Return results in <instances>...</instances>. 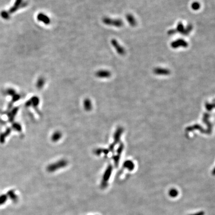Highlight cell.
<instances>
[{
	"label": "cell",
	"mask_w": 215,
	"mask_h": 215,
	"mask_svg": "<svg viewBox=\"0 0 215 215\" xmlns=\"http://www.w3.org/2000/svg\"><path fill=\"white\" fill-rule=\"evenodd\" d=\"M153 73L155 74L160 75H168L170 73V71L168 69L157 67L154 69Z\"/></svg>",
	"instance_id": "52a82bcc"
},
{
	"label": "cell",
	"mask_w": 215,
	"mask_h": 215,
	"mask_svg": "<svg viewBox=\"0 0 215 215\" xmlns=\"http://www.w3.org/2000/svg\"><path fill=\"white\" fill-rule=\"evenodd\" d=\"M28 3L24 0H16L13 7H11L9 10V12L10 14H12L20 9L26 7Z\"/></svg>",
	"instance_id": "7a4b0ae2"
},
{
	"label": "cell",
	"mask_w": 215,
	"mask_h": 215,
	"mask_svg": "<svg viewBox=\"0 0 215 215\" xmlns=\"http://www.w3.org/2000/svg\"><path fill=\"white\" fill-rule=\"evenodd\" d=\"M203 213H198V214H197V215H203Z\"/></svg>",
	"instance_id": "d6986e66"
},
{
	"label": "cell",
	"mask_w": 215,
	"mask_h": 215,
	"mask_svg": "<svg viewBox=\"0 0 215 215\" xmlns=\"http://www.w3.org/2000/svg\"><path fill=\"white\" fill-rule=\"evenodd\" d=\"M102 21L104 24L107 26L118 28L122 27L124 26V22L121 19H113L108 17H104L102 19Z\"/></svg>",
	"instance_id": "6da1fadb"
},
{
	"label": "cell",
	"mask_w": 215,
	"mask_h": 215,
	"mask_svg": "<svg viewBox=\"0 0 215 215\" xmlns=\"http://www.w3.org/2000/svg\"><path fill=\"white\" fill-rule=\"evenodd\" d=\"M95 75L99 78H109L111 76L112 73L109 70L101 69L96 72Z\"/></svg>",
	"instance_id": "277c9868"
},
{
	"label": "cell",
	"mask_w": 215,
	"mask_h": 215,
	"mask_svg": "<svg viewBox=\"0 0 215 215\" xmlns=\"http://www.w3.org/2000/svg\"><path fill=\"white\" fill-rule=\"evenodd\" d=\"M8 197H9V198H10L13 201V202H17L18 200V197H17V194L15 193L14 191V190H10L8 192Z\"/></svg>",
	"instance_id": "9c48e42d"
},
{
	"label": "cell",
	"mask_w": 215,
	"mask_h": 215,
	"mask_svg": "<svg viewBox=\"0 0 215 215\" xmlns=\"http://www.w3.org/2000/svg\"><path fill=\"white\" fill-rule=\"evenodd\" d=\"M125 19H126V20L128 22L130 26L133 27H134L137 26V20H135L133 14H128L125 16Z\"/></svg>",
	"instance_id": "ba28073f"
},
{
	"label": "cell",
	"mask_w": 215,
	"mask_h": 215,
	"mask_svg": "<svg viewBox=\"0 0 215 215\" xmlns=\"http://www.w3.org/2000/svg\"><path fill=\"white\" fill-rule=\"evenodd\" d=\"M37 19L39 21L43 23L46 25H49L51 23L50 17L44 13H39L37 15Z\"/></svg>",
	"instance_id": "8992f818"
},
{
	"label": "cell",
	"mask_w": 215,
	"mask_h": 215,
	"mask_svg": "<svg viewBox=\"0 0 215 215\" xmlns=\"http://www.w3.org/2000/svg\"><path fill=\"white\" fill-rule=\"evenodd\" d=\"M2 18L5 20H9L11 18V14L8 11L3 10L0 13Z\"/></svg>",
	"instance_id": "30bf717a"
},
{
	"label": "cell",
	"mask_w": 215,
	"mask_h": 215,
	"mask_svg": "<svg viewBox=\"0 0 215 215\" xmlns=\"http://www.w3.org/2000/svg\"><path fill=\"white\" fill-rule=\"evenodd\" d=\"M111 43L112 46H113L114 49L116 50L117 52L120 55L123 56L125 55L126 51H125V49H124L121 44L119 43L118 41H117V40L115 39H112L111 40Z\"/></svg>",
	"instance_id": "3957f363"
},
{
	"label": "cell",
	"mask_w": 215,
	"mask_h": 215,
	"mask_svg": "<svg viewBox=\"0 0 215 215\" xmlns=\"http://www.w3.org/2000/svg\"><path fill=\"white\" fill-rule=\"evenodd\" d=\"M200 6H200V4L199 3H198L197 2H195L192 4L191 7L193 10L197 11L200 8Z\"/></svg>",
	"instance_id": "5bb4252c"
},
{
	"label": "cell",
	"mask_w": 215,
	"mask_h": 215,
	"mask_svg": "<svg viewBox=\"0 0 215 215\" xmlns=\"http://www.w3.org/2000/svg\"><path fill=\"white\" fill-rule=\"evenodd\" d=\"M46 83V80L43 77H40L38 79L37 82H36V87L39 89L42 88L43 86Z\"/></svg>",
	"instance_id": "8fae6325"
},
{
	"label": "cell",
	"mask_w": 215,
	"mask_h": 215,
	"mask_svg": "<svg viewBox=\"0 0 215 215\" xmlns=\"http://www.w3.org/2000/svg\"><path fill=\"white\" fill-rule=\"evenodd\" d=\"M85 106L86 108H87L88 110H89V109L91 108H90V106H91V104H90V101L88 100V101H86L85 102Z\"/></svg>",
	"instance_id": "e0dca14e"
},
{
	"label": "cell",
	"mask_w": 215,
	"mask_h": 215,
	"mask_svg": "<svg viewBox=\"0 0 215 215\" xmlns=\"http://www.w3.org/2000/svg\"><path fill=\"white\" fill-rule=\"evenodd\" d=\"M8 199L7 195H2L0 196V205H3L6 203Z\"/></svg>",
	"instance_id": "9a60e30c"
},
{
	"label": "cell",
	"mask_w": 215,
	"mask_h": 215,
	"mask_svg": "<svg viewBox=\"0 0 215 215\" xmlns=\"http://www.w3.org/2000/svg\"><path fill=\"white\" fill-rule=\"evenodd\" d=\"M193 30V26L191 24H189L186 27H185V30L182 35L184 36H188L189 34Z\"/></svg>",
	"instance_id": "4fadbf2b"
},
{
	"label": "cell",
	"mask_w": 215,
	"mask_h": 215,
	"mask_svg": "<svg viewBox=\"0 0 215 215\" xmlns=\"http://www.w3.org/2000/svg\"><path fill=\"white\" fill-rule=\"evenodd\" d=\"M185 27H184V25L182 23L179 22L178 23L176 29H175L176 33H180L181 34H183L185 30Z\"/></svg>",
	"instance_id": "7c38bea8"
},
{
	"label": "cell",
	"mask_w": 215,
	"mask_h": 215,
	"mask_svg": "<svg viewBox=\"0 0 215 215\" xmlns=\"http://www.w3.org/2000/svg\"><path fill=\"white\" fill-rule=\"evenodd\" d=\"M167 33H168V35L171 36V35H173V34L176 33L175 29H172V30H169Z\"/></svg>",
	"instance_id": "ac0fdd59"
},
{
	"label": "cell",
	"mask_w": 215,
	"mask_h": 215,
	"mask_svg": "<svg viewBox=\"0 0 215 215\" xmlns=\"http://www.w3.org/2000/svg\"><path fill=\"white\" fill-rule=\"evenodd\" d=\"M178 192L177 191L176 189H172L169 192V195L170 196L172 197H176L178 195Z\"/></svg>",
	"instance_id": "2e32d148"
},
{
	"label": "cell",
	"mask_w": 215,
	"mask_h": 215,
	"mask_svg": "<svg viewBox=\"0 0 215 215\" xmlns=\"http://www.w3.org/2000/svg\"><path fill=\"white\" fill-rule=\"evenodd\" d=\"M188 43L182 39H178L171 43V46L173 49H178V47H180L186 48L188 47Z\"/></svg>",
	"instance_id": "5b68a950"
}]
</instances>
